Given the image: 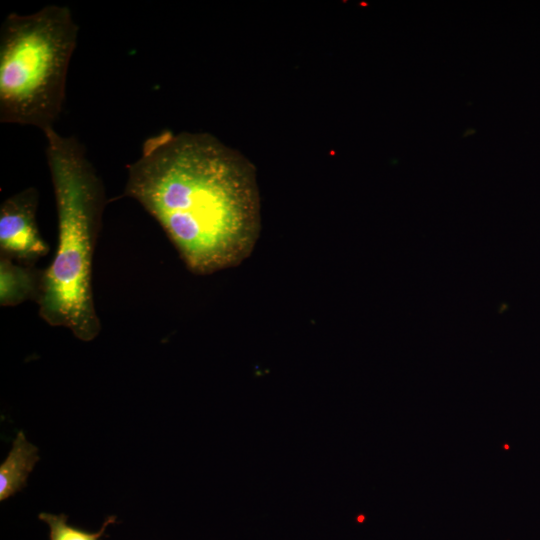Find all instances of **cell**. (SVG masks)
<instances>
[{
	"instance_id": "5",
	"label": "cell",
	"mask_w": 540,
	"mask_h": 540,
	"mask_svg": "<svg viewBox=\"0 0 540 540\" xmlns=\"http://www.w3.org/2000/svg\"><path fill=\"white\" fill-rule=\"evenodd\" d=\"M43 270L0 257V304L15 306L24 301H38Z\"/></svg>"
},
{
	"instance_id": "4",
	"label": "cell",
	"mask_w": 540,
	"mask_h": 540,
	"mask_svg": "<svg viewBox=\"0 0 540 540\" xmlns=\"http://www.w3.org/2000/svg\"><path fill=\"white\" fill-rule=\"evenodd\" d=\"M38 191L26 188L7 198L0 206L1 257L34 265L49 252L36 221Z\"/></svg>"
},
{
	"instance_id": "7",
	"label": "cell",
	"mask_w": 540,
	"mask_h": 540,
	"mask_svg": "<svg viewBox=\"0 0 540 540\" xmlns=\"http://www.w3.org/2000/svg\"><path fill=\"white\" fill-rule=\"evenodd\" d=\"M39 519L49 526L50 540H99L106 527L116 522V516H109L103 523L101 529L96 532H87L67 523L68 517L65 514L54 515L50 513H40Z\"/></svg>"
},
{
	"instance_id": "3",
	"label": "cell",
	"mask_w": 540,
	"mask_h": 540,
	"mask_svg": "<svg viewBox=\"0 0 540 540\" xmlns=\"http://www.w3.org/2000/svg\"><path fill=\"white\" fill-rule=\"evenodd\" d=\"M78 25L67 6L9 13L0 30V122L54 129Z\"/></svg>"
},
{
	"instance_id": "1",
	"label": "cell",
	"mask_w": 540,
	"mask_h": 540,
	"mask_svg": "<svg viewBox=\"0 0 540 540\" xmlns=\"http://www.w3.org/2000/svg\"><path fill=\"white\" fill-rule=\"evenodd\" d=\"M123 195L161 226L189 271L238 266L258 240L260 197L252 163L208 133L164 130L127 166Z\"/></svg>"
},
{
	"instance_id": "2",
	"label": "cell",
	"mask_w": 540,
	"mask_h": 540,
	"mask_svg": "<svg viewBox=\"0 0 540 540\" xmlns=\"http://www.w3.org/2000/svg\"><path fill=\"white\" fill-rule=\"evenodd\" d=\"M43 134L56 200L58 240L52 262L43 270L39 315L49 325L65 327L88 342L101 330L92 271L106 205L104 185L75 137L60 135L55 129Z\"/></svg>"
},
{
	"instance_id": "6",
	"label": "cell",
	"mask_w": 540,
	"mask_h": 540,
	"mask_svg": "<svg viewBox=\"0 0 540 540\" xmlns=\"http://www.w3.org/2000/svg\"><path fill=\"white\" fill-rule=\"evenodd\" d=\"M38 449L25 437L17 433L12 448L0 465V500L15 495L27 485V478L39 461Z\"/></svg>"
}]
</instances>
